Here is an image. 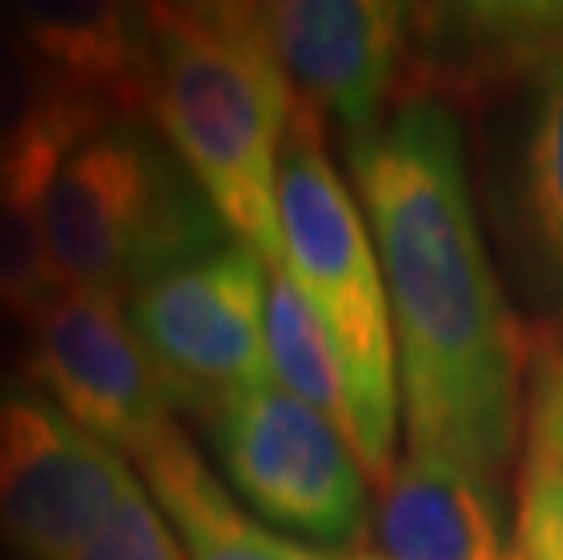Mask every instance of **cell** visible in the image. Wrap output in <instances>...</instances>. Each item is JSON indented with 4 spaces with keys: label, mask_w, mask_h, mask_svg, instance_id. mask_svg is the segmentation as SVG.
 Here are the masks:
<instances>
[{
    "label": "cell",
    "mask_w": 563,
    "mask_h": 560,
    "mask_svg": "<svg viewBox=\"0 0 563 560\" xmlns=\"http://www.w3.org/2000/svg\"><path fill=\"white\" fill-rule=\"evenodd\" d=\"M353 560H382V557H375V553H361V557H353Z\"/></svg>",
    "instance_id": "7402d4cb"
},
{
    "label": "cell",
    "mask_w": 563,
    "mask_h": 560,
    "mask_svg": "<svg viewBox=\"0 0 563 560\" xmlns=\"http://www.w3.org/2000/svg\"><path fill=\"white\" fill-rule=\"evenodd\" d=\"M563 63V0L422 4L411 11L404 99H484L523 91Z\"/></svg>",
    "instance_id": "8fae6325"
},
{
    "label": "cell",
    "mask_w": 563,
    "mask_h": 560,
    "mask_svg": "<svg viewBox=\"0 0 563 560\" xmlns=\"http://www.w3.org/2000/svg\"><path fill=\"white\" fill-rule=\"evenodd\" d=\"M135 466L189 560H353L350 553L298 542L251 517L178 426L142 451Z\"/></svg>",
    "instance_id": "5bb4252c"
},
{
    "label": "cell",
    "mask_w": 563,
    "mask_h": 560,
    "mask_svg": "<svg viewBox=\"0 0 563 560\" xmlns=\"http://www.w3.org/2000/svg\"><path fill=\"white\" fill-rule=\"evenodd\" d=\"M266 353L273 383L291 393L295 400L320 411L353 448L350 397H345L339 356H334L317 314L309 309L298 284L284 266H269Z\"/></svg>",
    "instance_id": "2e32d148"
},
{
    "label": "cell",
    "mask_w": 563,
    "mask_h": 560,
    "mask_svg": "<svg viewBox=\"0 0 563 560\" xmlns=\"http://www.w3.org/2000/svg\"><path fill=\"white\" fill-rule=\"evenodd\" d=\"M298 102V99H295ZM280 266L317 314L342 367L353 419V455L367 484L397 470L400 367L389 292L364 211L320 146V117L295 106L280 157Z\"/></svg>",
    "instance_id": "3957f363"
},
{
    "label": "cell",
    "mask_w": 563,
    "mask_h": 560,
    "mask_svg": "<svg viewBox=\"0 0 563 560\" xmlns=\"http://www.w3.org/2000/svg\"><path fill=\"white\" fill-rule=\"evenodd\" d=\"M47 186H52L47 178L19 168V164H11L8 157H0V208H8V205H41Z\"/></svg>",
    "instance_id": "44dd1931"
},
{
    "label": "cell",
    "mask_w": 563,
    "mask_h": 560,
    "mask_svg": "<svg viewBox=\"0 0 563 560\" xmlns=\"http://www.w3.org/2000/svg\"><path fill=\"white\" fill-rule=\"evenodd\" d=\"M110 128L41 63L26 33L0 11V157L52 183L80 142Z\"/></svg>",
    "instance_id": "9a60e30c"
},
{
    "label": "cell",
    "mask_w": 563,
    "mask_h": 560,
    "mask_svg": "<svg viewBox=\"0 0 563 560\" xmlns=\"http://www.w3.org/2000/svg\"><path fill=\"white\" fill-rule=\"evenodd\" d=\"M512 546L517 560H563V466L523 462Z\"/></svg>",
    "instance_id": "d6986e66"
},
{
    "label": "cell",
    "mask_w": 563,
    "mask_h": 560,
    "mask_svg": "<svg viewBox=\"0 0 563 560\" xmlns=\"http://www.w3.org/2000/svg\"><path fill=\"white\" fill-rule=\"evenodd\" d=\"M378 546L382 560H517L498 481L415 451L382 487Z\"/></svg>",
    "instance_id": "4fadbf2b"
},
{
    "label": "cell",
    "mask_w": 563,
    "mask_h": 560,
    "mask_svg": "<svg viewBox=\"0 0 563 560\" xmlns=\"http://www.w3.org/2000/svg\"><path fill=\"white\" fill-rule=\"evenodd\" d=\"M345 161L389 292L407 451L498 481L523 415V339L473 205L454 106L404 99Z\"/></svg>",
    "instance_id": "6da1fadb"
},
{
    "label": "cell",
    "mask_w": 563,
    "mask_h": 560,
    "mask_svg": "<svg viewBox=\"0 0 563 560\" xmlns=\"http://www.w3.org/2000/svg\"><path fill=\"white\" fill-rule=\"evenodd\" d=\"M208 430L225 481L262 524L339 553L364 535L367 476L309 404L269 383L214 411Z\"/></svg>",
    "instance_id": "8992f818"
},
{
    "label": "cell",
    "mask_w": 563,
    "mask_h": 560,
    "mask_svg": "<svg viewBox=\"0 0 563 560\" xmlns=\"http://www.w3.org/2000/svg\"><path fill=\"white\" fill-rule=\"evenodd\" d=\"M527 459L563 466V339L538 361L523 404Z\"/></svg>",
    "instance_id": "ffe728a7"
},
{
    "label": "cell",
    "mask_w": 563,
    "mask_h": 560,
    "mask_svg": "<svg viewBox=\"0 0 563 560\" xmlns=\"http://www.w3.org/2000/svg\"><path fill=\"white\" fill-rule=\"evenodd\" d=\"M490 216L520 295L563 317V63L517 91L490 168Z\"/></svg>",
    "instance_id": "30bf717a"
},
{
    "label": "cell",
    "mask_w": 563,
    "mask_h": 560,
    "mask_svg": "<svg viewBox=\"0 0 563 560\" xmlns=\"http://www.w3.org/2000/svg\"><path fill=\"white\" fill-rule=\"evenodd\" d=\"M8 11L58 85L106 124L153 121V37L146 4L26 0Z\"/></svg>",
    "instance_id": "7c38bea8"
},
{
    "label": "cell",
    "mask_w": 563,
    "mask_h": 560,
    "mask_svg": "<svg viewBox=\"0 0 563 560\" xmlns=\"http://www.w3.org/2000/svg\"><path fill=\"white\" fill-rule=\"evenodd\" d=\"M266 295L269 262L230 241L142 284L124 303L175 411L208 422L230 400L273 383Z\"/></svg>",
    "instance_id": "5b68a950"
},
{
    "label": "cell",
    "mask_w": 563,
    "mask_h": 560,
    "mask_svg": "<svg viewBox=\"0 0 563 560\" xmlns=\"http://www.w3.org/2000/svg\"><path fill=\"white\" fill-rule=\"evenodd\" d=\"M411 11L389 0H273L262 4V22L298 106L356 139L386 121L407 74Z\"/></svg>",
    "instance_id": "9c48e42d"
},
{
    "label": "cell",
    "mask_w": 563,
    "mask_h": 560,
    "mask_svg": "<svg viewBox=\"0 0 563 560\" xmlns=\"http://www.w3.org/2000/svg\"><path fill=\"white\" fill-rule=\"evenodd\" d=\"M74 560H189L172 524L135 484Z\"/></svg>",
    "instance_id": "ac0fdd59"
},
{
    "label": "cell",
    "mask_w": 563,
    "mask_h": 560,
    "mask_svg": "<svg viewBox=\"0 0 563 560\" xmlns=\"http://www.w3.org/2000/svg\"><path fill=\"white\" fill-rule=\"evenodd\" d=\"M153 124L208 194L225 230L280 266V157L295 121L262 4H146Z\"/></svg>",
    "instance_id": "7a4b0ae2"
},
{
    "label": "cell",
    "mask_w": 563,
    "mask_h": 560,
    "mask_svg": "<svg viewBox=\"0 0 563 560\" xmlns=\"http://www.w3.org/2000/svg\"><path fill=\"white\" fill-rule=\"evenodd\" d=\"M41 219L66 288L121 303L236 241L153 121H117L80 142L47 186Z\"/></svg>",
    "instance_id": "277c9868"
},
{
    "label": "cell",
    "mask_w": 563,
    "mask_h": 560,
    "mask_svg": "<svg viewBox=\"0 0 563 560\" xmlns=\"http://www.w3.org/2000/svg\"><path fill=\"white\" fill-rule=\"evenodd\" d=\"M22 383L131 462L175 430L172 400L110 295L66 292L47 309L30 328Z\"/></svg>",
    "instance_id": "ba28073f"
},
{
    "label": "cell",
    "mask_w": 563,
    "mask_h": 560,
    "mask_svg": "<svg viewBox=\"0 0 563 560\" xmlns=\"http://www.w3.org/2000/svg\"><path fill=\"white\" fill-rule=\"evenodd\" d=\"M66 292L44 237L41 205L0 208V328H33Z\"/></svg>",
    "instance_id": "e0dca14e"
},
{
    "label": "cell",
    "mask_w": 563,
    "mask_h": 560,
    "mask_svg": "<svg viewBox=\"0 0 563 560\" xmlns=\"http://www.w3.org/2000/svg\"><path fill=\"white\" fill-rule=\"evenodd\" d=\"M139 481L110 444L22 378L0 383V546L15 560H74Z\"/></svg>",
    "instance_id": "52a82bcc"
}]
</instances>
